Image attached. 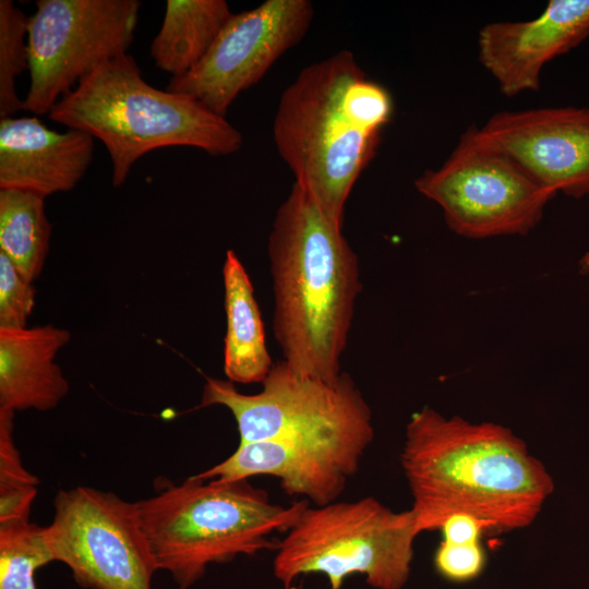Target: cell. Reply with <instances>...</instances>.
<instances>
[{"label": "cell", "instance_id": "7a4b0ae2", "mask_svg": "<svg viewBox=\"0 0 589 589\" xmlns=\"http://www.w3.org/2000/svg\"><path fill=\"white\" fill-rule=\"evenodd\" d=\"M267 252L283 361L300 376L336 383L362 289L342 227L294 182L276 212Z\"/></svg>", "mask_w": 589, "mask_h": 589}, {"label": "cell", "instance_id": "ac0fdd59", "mask_svg": "<svg viewBox=\"0 0 589 589\" xmlns=\"http://www.w3.org/2000/svg\"><path fill=\"white\" fill-rule=\"evenodd\" d=\"M231 15L225 0H168L161 27L151 45L155 65L171 77L190 72Z\"/></svg>", "mask_w": 589, "mask_h": 589}, {"label": "cell", "instance_id": "603a6c76", "mask_svg": "<svg viewBox=\"0 0 589 589\" xmlns=\"http://www.w3.org/2000/svg\"><path fill=\"white\" fill-rule=\"evenodd\" d=\"M35 304V288L0 252V328L26 327Z\"/></svg>", "mask_w": 589, "mask_h": 589}, {"label": "cell", "instance_id": "44dd1931", "mask_svg": "<svg viewBox=\"0 0 589 589\" xmlns=\"http://www.w3.org/2000/svg\"><path fill=\"white\" fill-rule=\"evenodd\" d=\"M28 21L11 0L0 1V118L23 110L15 81L29 67Z\"/></svg>", "mask_w": 589, "mask_h": 589}, {"label": "cell", "instance_id": "7c38bea8", "mask_svg": "<svg viewBox=\"0 0 589 589\" xmlns=\"http://www.w3.org/2000/svg\"><path fill=\"white\" fill-rule=\"evenodd\" d=\"M262 390L247 395L228 380L206 377L200 408L224 406L232 413L240 442L265 441L312 431L327 424L371 414L370 406L349 374L336 383L296 374L274 363Z\"/></svg>", "mask_w": 589, "mask_h": 589}, {"label": "cell", "instance_id": "d4e9b609", "mask_svg": "<svg viewBox=\"0 0 589 589\" xmlns=\"http://www.w3.org/2000/svg\"><path fill=\"white\" fill-rule=\"evenodd\" d=\"M438 530L442 540L449 542L481 541L483 533L493 531L490 522L466 513H456L447 516Z\"/></svg>", "mask_w": 589, "mask_h": 589}, {"label": "cell", "instance_id": "30bf717a", "mask_svg": "<svg viewBox=\"0 0 589 589\" xmlns=\"http://www.w3.org/2000/svg\"><path fill=\"white\" fill-rule=\"evenodd\" d=\"M374 438L372 414L287 436L239 443L225 460L195 477L231 482L272 476L289 495L315 506L335 502Z\"/></svg>", "mask_w": 589, "mask_h": 589}, {"label": "cell", "instance_id": "277c9868", "mask_svg": "<svg viewBox=\"0 0 589 589\" xmlns=\"http://www.w3.org/2000/svg\"><path fill=\"white\" fill-rule=\"evenodd\" d=\"M48 117L104 143L117 188L124 183L132 165L154 149L189 146L227 156L243 144L236 127L192 96L149 85L129 53L93 70Z\"/></svg>", "mask_w": 589, "mask_h": 589}, {"label": "cell", "instance_id": "9a60e30c", "mask_svg": "<svg viewBox=\"0 0 589 589\" xmlns=\"http://www.w3.org/2000/svg\"><path fill=\"white\" fill-rule=\"evenodd\" d=\"M94 137L68 129L57 132L37 117L0 119V190L44 197L72 190L87 171Z\"/></svg>", "mask_w": 589, "mask_h": 589}, {"label": "cell", "instance_id": "6da1fadb", "mask_svg": "<svg viewBox=\"0 0 589 589\" xmlns=\"http://www.w3.org/2000/svg\"><path fill=\"white\" fill-rule=\"evenodd\" d=\"M400 460L420 532L438 530L456 513L493 531L526 528L554 490L544 465L512 430L430 407L410 417Z\"/></svg>", "mask_w": 589, "mask_h": 589}, {"label": "cell", "instance_id": "ffe728a7", "mask_svg": "<svg viewBox=\"0 0 589 589\" xmlns=\"http://www.w3.org/2000/svg\"><path fill=\"white\" fill-rule=\"evenodd\" d=\"M52 561L46 527L29 520L0 525V589H36L35 572Z\"/></svg>", "mask_w": 589, "mask_h": 589}, {"label": "cell", "instance_id": "5b68a950", "mask_svg": "<svg viewBox=\"0 0 589 589\" xmlns=\"http://www.w3.org/2000/svg\"><path fill=\"white\" fill-rule=\"evenodd\" d=\"M136 505L158 569L169 572L178 589H190L212 564L276 551L279 541L271 536L286 533L309 501L283 506L249 480L192 476L180 484L167 482Z\"/></svg>", "mask_w": 589, "mask_h": 589}, {"label": "cell", "instance_id": "cb8c5ba5", "mask_svg": "<svg viewBox=\"0 0 589 589\" xmlns=\"http://www.w3.org/2000/svg\"><path fill=\"white\" fill-rule=\"evenodd\" d=\"M435 570L452 582H468L479 577L486 565L481 541L449 542L442 540L433 557Z\"/></svg>", "mask_w": 589, "mask_h": 589}, {"label": "cell", "instance_id": "e0dca14e", "mask_svg": "<svg viewBox=\"0 0 589 589\" xmlns=\"http://www.w3.org/2000/svg\"><path fill=\"white\" fill-rule=\"evenodd\" d=\"M223 280L227 318L224 372L232 383L262 384L274 363L251 278L233 250L226 253Z\"/></svg>", "mask_w": 589, "mask_h": 589}, {"label": "cell", "instance_id": "7402d4cb", "mask_svg": "<svg viewBox=\"0 0 589 589\" xmlns=\"http://www.w3.org/2000/svg\"><path fill=\"white\" fill-rule=\"evenodd\" d=\"M14 412L0 409V524L29 520L38 478L22 464L13 438Z\"/></svg>", "mask_w": 589, "mask_h": 589}, {"label": "cell", "instance_id": "3957f363", "mask_svg": "<svg viewBox=\"0 0 589 589\" xmlns=\"http://www.w3.org/2000/svg\"><path fill=\"white\" fill-rule=\"evenodd\" d=\"M392 113L388 91L345 49L304 67L280 96L273 123L277 152L294 182L340 227Z\"/></svg>", "mask_w": 589, "mask_h": 589}, {"label": "cell", "instance_id": "ba28073f", "mask_svg": "<svg viewBox=\"0 0 589 589\" xmlns=\"http://www.w3.org/2000/svg\"><path fill=\"white\" fill-rule=\"evenodd\" d=\"M137 0H38L29 16V87L23 110L48 115L100 64L128 53Z\"/></svg>", "mask_w": 589, "mask_h": 589}, {"label": "cell", "instance_id": "d6986e66", "mask_svg": "<svg viewBox=\"0 0 589 589\" xmlns=\"http://www.w3.org/2000/svg\"><path fill=\"white\" fill-rule=\"evenodd\" d=\"M45 199L23 190H0V252L31 283L40 276L49 251L51 225Z\"/></svg>", "mask_w": 589, "mask_h": 589}, {"label": "cell", "instance_id": "2e32d148", "mask_svg": "<svg viewBox=\"0 0 589 589\" xmlns=\"http://www.w3.org/2000/svg\"><path fill=\"white\" fill-rule=\"evenodd\" d=\"M70 339L69 330L53 325L0 328V409L56 408L69 383L55 359Z\"/></svg>", "mask_w": 589, "mask_h": 589}, {"label": "cell", "instance_id": "9c48e42d", "mask_svg": "<svg viewBox=\"0 0 589 589\" xmlns=\"http://www.w3.org/2000/svg\"><path fill=\"white\" fill-rule=\"evenodd\" d=\"M46 527L53 561L87 589H151L158 569L136 503L89 486L59 490Z\"/></svg>", "mask_w": 589, "mask_h": 589}, {"label": "cell", "instance_id": "5bb4252c", "mask_svg": "<svg viewBox=\"0 0 589 589\" xmlns=\"http://www.w3.org/2000/svg\"><path fill=\"white\" fill-rule=\"evenodd\" d=\"M589 37V0H550L529 21L485 24L478 59L508 97L540 88L541 71Z\"/></svg>", "mask_w": 589, "mask_h": 589}, {"label": "cell", "instance_id": "484cf974", "mask_svg": "<svg viewBox=\"0 0 589 589\" xmlns=\"http://www.w3.org/2000/svg\"><path fill=\"white\" fill-rule=\"evenodd\" d=\"M578 269L582 275L589 274V251L580 257L578 262Z\"/></svg>", "mask_w": 589, "mask_h": 589}, {"label": "cell", "instance_id": "4fadbf2b", "mask_svg": "<svg viewBox=\"0 0 589 589\" xmlns=\"http://www.w3.org/2000/svg\"><path fill=\"white\" fill-rule=\"evenodd\" d=\"M478 135L552 194L589 195L588 107L501 111L478 128Z\"/></svg>", "mask_w": 589, "mask_h": 589}, {"label": "cell", "instance_id": "8992f818", "mask_svg": "<svg viewBox=\"0 0 589 589\" xmlns=\"http://www.w3.org/2000/svg\"><path fill=\"white\" fill-rule=\"evenodd\" d=\"M419 533L411 509L395 512L372 496L308 505L278 542L273 573L284 589L309 574L324 575L329 589L354 574L374 589H402Z\"/></svg>", "mask_w": 589, "mask_h": 589}, {"label": "cell", "instance_id": "52a82bcc", "mask_svg": "<svg viewBox=\"0 0 589 589\" xmlns=\"http://www.w3.org/2000/svg\"><path fill=\"white\" fill-rule=\"evenodd\" d=\"M414 187L441 207L453 232L468 239L526 236L555 196L483 142L476 125L468 127L443 165L424 170Z\"/></svg>", "mask_w": 589, "mask_h": 589}, {"label": "cell", "instance_id": "8fae6325", "mask_svg": "<svg viewBox=\"0 0 589 589\" xmlns=\"http://www.w3.org/2000/svg\"><path fill=\"white\" fill-rule=\"evenodd\" d=\"M313 17L309 0H266L232 13L204 58L190 72L171 77L166 89L192 96L225 117L242 92L303 39Z\"/></svg>", "mask_w": 589, "mask_h": 589}]
</instances>
